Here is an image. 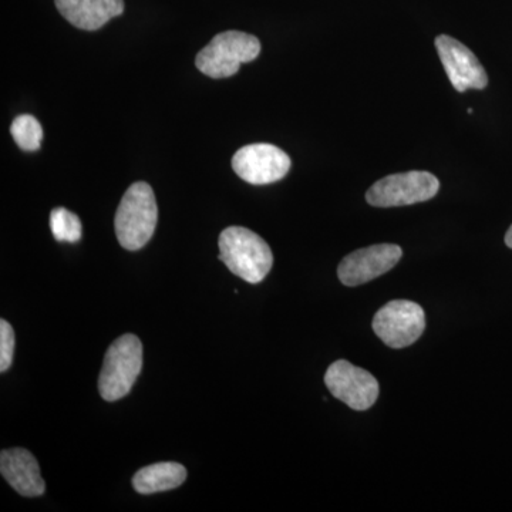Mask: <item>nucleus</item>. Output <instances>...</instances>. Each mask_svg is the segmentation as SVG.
<instances>
[{"label": "nucleus", "instance_id": "obj_1", "mask_svg": "<svg viewBox=\"0 0 512 512\" xmlns=\"http://www.w3.org/2000/svg\"><path fill=\"white\" fill-rule=\"evenodd\" d=\"M220 259L232 274L259 284L271 272L274 255L264 239L251 229L229 227L220 235Z\"/></svg>", "mask_w": 512, "mask_h": 512}, {"label": "nucleus", "instance_id": "obj_2", "mask_svg": "<svg viewBox=\"0 0 512 512\" xmlns=\"http://www.w3.org/2000/svg\"><path fill=\"white\" fill-rule=\"evenodd\" d=\"M157 220L158 208L153 188L143 181L130 185L114 220L121 247L128 251L146 247L156 231Z\"/></svg>", "mask_w": 512, "mask_h": 512}, {"label": "nucleus", "instance_id": "obj_3", "mask_svg": "<svg viewBox=\"0 0 512 512\" xmlns=\"http://www.w3.org/2000/svg\"><path fill=\"white\" fill-rule=\"evenodd\" d=\"M143 369V345L136 335L120 336L104 356L99 392L106 402H117L133 389Z\"/></svg>", "mask_w": 512, "mask_h": 512}, {"label": "nucleus", "instance_id": "obj_4", "mask_svg": "<svg viewBox=\"0 0 512 512\" xmlns=\"http://www.w3.org/2000/svg\"><path fill=\"white\" fill-rule=\"evenodd\" d=\"M261 53L258 37L238 30L220 33L204 47L195 66L211 79H227L238 73L242 63H251Z\"/></svg>", "mask_w": 512, "mask_h": 512}, {"label": "nucleus", "instance_id": "obj_5", "mask_svg": "<svg viewBox=\"0 0 512 512\" xmlns=\"http://www.w3.org/2000/svg\"><path fill=\"white\" fill-rule=\"evenodd\" d=\"M440 181L427 171L392 174L369 188L366 200L372 207L390 208L419 204L436 197Z\"/></svg>", "mask_w": 512, "mask_h": 512}, {"label": "nucleus", "instance_id": "obj_6", "mask_svg": "<svg viewBox=\"0 0 512 512\" xmlns=\"http://www.w3.org/2000/svg\"><path fill=\"white\" fill-rule=\"evenodd\" d=\"M372 325L384 345L403 349L412 346L423 335L426 313L417 303L392 301L376 313Z\"/></svg>", "mask_w": 512, "mask_h": 512}, {"label": "nucleus", "instance_id": "obj_7", "mask_svg": "<svg viewBox=\"0 0 512 512\" xmlns=\"http://www.w3.org/2000/svg\"><path fill=\"white\" fill-rule=\"evenodd\" d=\"M292 161L281 148L268 143L249 144L232 157V168L242 180L252 185H266L282 180L291 170Z\"/></svg>", "mask_w": 512, "mask_h": 512}, {"label": "nucleus", "instance_id": "obj_8", "mask_svg": "<svg viewBox=\"0 0 512 512\" xmlns=\"http://www.w3.org/2000/svg\"><path fill=\"white\" fill-rule=\"evenodd\" d=\"M325 384L329 392L348 404L350 409L365 412L379 397V382L372 373L353 366L346 360H338L326 370Z\"/></svg>", "mask_w": 512, "mask_h": 512}, {"label": "nucleus", "instance_id": "obj_9", "mask_svg": "<svg viewBox=\"0 0 512 512\" xmlns=\"http://www.w3.org/2000/svg\"><path fill=\"white\" fill-rule=\"evenodd\" d=\"M403 251L399 245L377 244L357 249L343 258L338 268L340 282L346 286H359L373 281L392 271L402 259Z\"/></svg>", "mask_w": 512, "mask_h": 512}, {"label": "nucleus", "instance_id": "obj_10", "mask_svg": "<svg viewBox=\"0 0 512 512\" xmlns=\"http://www.w3.org/2000/svg\"><path fill=\"white\" fill-rule=\"evenodd\" d=\"M436 49L448 79L458 93L468 89L483 90L488 86V76L477 56L453 37H436Z\"/></svg>", "mask_w": 512, "mask_h": 512}, {"label": "nucleus", "instance_id": "obj_11", "mask_svg": "<svg viewBox=\"0 0 512 512\" xmlns=\"http://www.w3.org/2000/svg\"><path fill=\"white\" fill-rule=\"evenodd\" d=\"M0 473L13 490L23 497L45 494V480L35 456L25 448H10L0 454Z\"/></svg>", "mask_w": 512, "mask_h": 512}, {"label": "nucleus", "instance_id": "obj_12", "mask_svg": "<svg viewBox=\"0 0 512 512\" xmlns=\"http://www.w3.org/2000/svg\"><path fill=\"white\" fill-rule=\"evenodd\" d=\"M56 8L77 29L99 30L124 12L123 0H55Z\"/></svg>", "mask_w": 512, "mask_h": 512}, {"label": "nucleus", "instance_id": "obj_13", "mask_svg": "<svg viewBox=\"0 0 512 512\" xmlns=\"http://www.w3.org/2000/svg\"><path fill=\"white\" fill-rule=\"evenodd\" d=\"M187 468L178 463H157L141 468L133 478L138 494L148 495L174 490L187 480Z\"/></svg>", "mask_w": 512, "mask_h": 512}, {"label": "nucleus", "instance_id": "obj_14", "mask_svg": "<svg viewBox=\"0 0 512 512\" xmlns=\"http://www.w3.org/2000/svg\"><path fill=\"white\" fill-rule=\"evenodd\" d=\"M10 134L23 151H36L42 144L43 128L36 117L22 114L13 120Z\"/></svg>", "mask_w": 512, "mask_h": 512}, {"label": "nucleus", "instance_id": "obj_15", "mask_svg": "<svg viewBox=\"0 0 512 512\" xmlns=\"http://www.w3.org/2000/svg\"><path fill=\"white\" fill-rule=\"evenodd\" d=\"M50 229L59 242H79L82 238V221L66 208H55L50 212Z\"/></svg>", "mask_w": 512, "mask_h": 512}, {"label": "nucleus", "instance_id": "obj_16", "mask_svg": "<svg viewBox=\"0 0 512 512\" xmlns=\"http://www.w3.org/2000/svg\"><path fill=\"white\" fill-rule=\"evenodd\" d=\"M15 353V332L5 319L0 320V372L5 373L12 366Z\"/></svg>", "mask_w": 512, "mask_h": 512}, {"label": "nucleus", "instance_id": "obj_17", "mask_svg": "<svg viewBox=\"0 0 512 512\" xmlns=\"http://www.w3.org/2000/svg\"><path fill=\"white\" fill-rule=\"evenodd\" d=\"M505 244H507L508 248L512 249V225L510 229H508L507 235H505Z\"/></svg>", "mask_w": 512, "mask_h": 512}]
</instances>
